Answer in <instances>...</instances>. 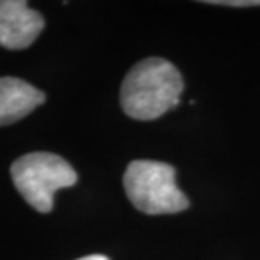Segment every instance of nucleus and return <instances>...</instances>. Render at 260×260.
Here are the masks:
<instances>
[{
  "label": "nucleus",
  "instance_id": "f03ea898",
  "mask_svg": "<svg viewBox=\"0 0 260 260\" xmlns=\"http://www.w3.org/2000/svg\"><path fill=\"white\" fill-rule=\"evenodd\" d=\"M123 188L130 203L147 215L184 211L189 200L176 184V169L159 160H132L123 174Z\"/></svg>",
  "mask_w": 260,
  "mask_h": 260
},
{
  "label": "nucleus",
  "instance_id": "0eeeda50",
  "mask_svg": "<svg viewBox=\"0 0 260 260\" xmlns=\"http://www.w3.org/2000/svg\"><path fill=\"white\" fill-rule=\"evenodd\" d=\"M78 260H108V257L105 255H98V253H95V255H86V257H81Z\"/></svg>",
  "mask_w": 260,
  "mask_h": 260
},
{
  "label": "nucleus",
  "instance_id": "39448f33",
  "mask_svg": "<svg viewBox=\"0 0 260 260\" xmlns=\"http://www.w3.org/2000/svg\"><path fill=\"white\" fill-rule=\"evenodd\" d=\"M46 95L27 81L14 76L0 78V127L19 122L43 105Z\"/></svg>",
  "mask_w": 260,
  "mask_h": 260
},
{
  "label": "nucleus",
  "instance_id": "f257e3e1",
  "mask_svg": "<svg viewBox=\"0 0 260 260\" xmlns=\"http://www.w3.org/2000/svg\"><path fill=\"white\" fill-rule=\"evenodd\" d=\"M184 83L179 70L168 59L147 58L123 78L120 105L135 120H154L179 103Z\"/></svg>",
  "mask_w": 260,
  "mask_h": 260
},
{
  "label": "nucleus",
  "instance_id": "20e7f679",
  "mask_svg": "<svg viewBox=\"0 0 260 260\" xmlns=\"http://www.w3.org/2000/svg\"><path fill=\"white\" fill-rule=\"evenodd\" d=\"M44 29V17L24 0H0V46L25 49Z\"/></svg>",
  "mask_w": 260,
  "mask_h": 260
},
{
  "label": "nucleus",
  "instance_id": "7ed1b4c3",
  "mask_svg": "<svg viewBox=\"0 0 260 260\" xmlns=\"http://www.w3.org/2000/svg\"><path fill=\"white\" fill-rule=\"evenodd\" d=\"M15 188L25 201L39 213H49L54 206V194L78 181L75 169L58 154L30 152L10 166Z\"/></svg>",
  "mask_w": 260,
  "mask_h": 260
},
{
  "label": "nucleus",
  "instance_id": "423d86ee",
  "mask_svg": "<svg viewBox=\"0 0 260 260\" xmlns=\"http://www.w3.org/2000/svg\"><path fill=\"white\" fill-rule=\"evenodd\" d=\"M216 5H230V7H252L260 5V0H216V2H208Z\"/></svg>",
  "mask_w": 260,
  "mask_h": 260
}]
</instances>
